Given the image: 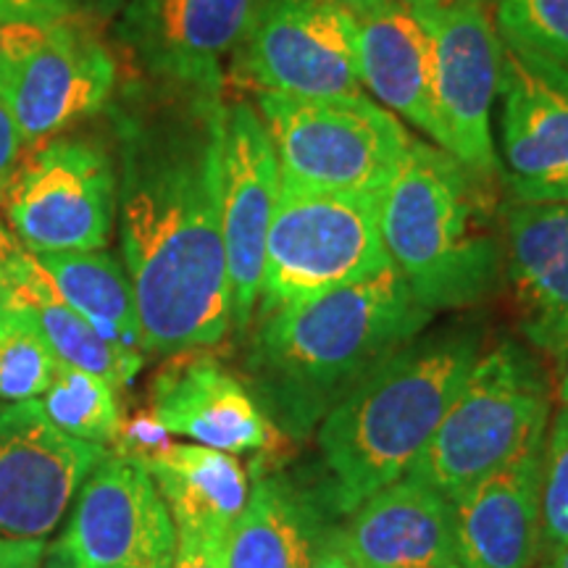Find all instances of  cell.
I'll return each instance as SVG.
<instances>
[{"mask_svg":"<svg viewBox=\"0 0 568 568\" xmlns=\"http://www.w3.org/2000/svg\"><path fill=\"white\" fill-rule=\"evenodd\" d=\"M119 111L116 211L148 353L219 345L232 329L222 232V90L159 82Z\"/></svg>","mask_w":568,"mask_h":568,"instance_id":"obj_1","label":"cell"},{"mask_svg":"<svg viewBox=\"0 0 568 568\" xmlns=\"http://www.w3.org/2000/svg\"><path fill=\"white\" fill-rule=\"evenodd\" d=\"M432 314L389 264L329 293L258 316L247 353L251 393L274 429L305 439Z\"/></svg>","mask_w":568,"mask_h":568,"instance_id":"obj_2","label":"cell"},{"mask_svg":"<svg viewBox=\"0 0 568 568\" xmlns=\"http://www.w3.org/2000/svg\"><path fill=\"white\" fill-rule=\"evenodd\" d=\"M481 345L479 324L424 329L324 416L316 443L326 479L316 495L332 516L353 514L374 493L406 477L458 397Z\"/></svg>","mask_w":568,"mask_h":568,"instance_id":"obj_3","label":"cell"},{"mask_svg":"<svg viewBox=\"0 0 568 568\" xmlns=\"http://www.w3.org/2000/svg\"><path fill=\"white\" fill-rule=\"evenodd\" d=\"M500 184L410 140L382 195L379 226L389 264L432 314L487 301L506 280Z\"/></svg>","mask_w":568,"mask_h":568,"instance_id":"obj_4","label":"cell"},{"mask_svg":"<svg viewBox=\"0 0 568 568\" xmlns=\"http://www.w3.org/2000/svg\"><path fill=\"white\" fill-rule=\"evenodd\" d=\"M550 418L552 389L545 366L521 343H497L471 366L408 477L426 481L453 503L542 447Z\"/></svg>","mask_w":568,"mask_h":568,"instance_id":"obj_5","label":"cell"},{"mask_svg":"<svg viewBox=\"0 0 568 568\" xmlns=\"http://www.w3.org/2000/svg\"><path fill=\"white\" fill-rule=\"evenodd\" d=\"M258 113L280 161L282 187L308 193H385L410 134L364 92L293 98L258 90Z\"/></svg>","mask_w":568,"mask_h":568,"instance_id":"obj_6","label":"cell"},{"mask_svg":"<svg viewBox=\"0 0 568 568\" xmlns=\"http://www.w3.org/2000/svg\"><path fill=\"white\" fill-rule=\"evenodd\" d=\"M382 195L282 187L268 226L258 316L389 266L379 226Z\"/></svg>","mask_w":568,"mask_h":568,"instance_id":"obj_7","label":"cell"},{"mask_svg":"<svg viewBox=\"0 0 568 568\" xmlns=\"http://www.w3.org/2000/svg\"><path fill=\"white\" fill-rule=\"evenodd\" d=\"M0 211L27 253L103 251L116 216V166L88 140H51L0 184Z\"/></svg>","mask_w":568,"mask_h":568,"instance_id":"obj_8","label":"cell"},{"mask_svg":"<svg viewBox=\"0 0 568 568\" xmlns=\"http://www.w3.org/2000/svg\"><path fill=\"white\" fill-rule=\"evenodd\" d=\"M176 527L169 506L130 453H109L71 503L42 568H172Z\"/></svg>","mask_w":568,"mask_h":568,"instance_id":"obj_9","label":"cell"},{"mask_svg":"<svg viewBox=\"0 0 568 568\" xmlns=\"http://www.w3.org/2000/svg\"><path fill=\"white\" fill-rule=\"evenodd\" d=\"M358 24L329 0H266L232 55L258 90L293 98L361 92Z\"/></svg>","mask_w":568,"mask_h":568,"instance_id":"obj_10","label":"cell"},{"mask_svg":"<svg viewBox=\"0 0 568 568\" xmlns=\"http://www.w3.org/2000/svg\"><path fill=\"white\" fill-rule=\"evenodd\" d=\"M105 456L61 432L40 400L0 397V537L45 539Z\"/></svg>","mask_w":568,"mask_h":568,"instance_id":"obj_11","label":"cell"},{"mask_svg":"<svg viewBox=\"0 0 568 568\" xmlns=\"http://www.w3.org/2000/svg\"><path fill=\"white\" fill-rule=\"evenodd\" d=\"M435 42L437 109L445 151L485 180L503 182L493 140L503 40L489 3L414 9Z\"/></svg>","mask_w":568,"mask_h":568,"instance_id":"obj_12","label":"cell"},{"mask_svg":"<svg viewBox=\"0 0 568 568\" xmlns=\"http://www.w3.org/2000/svg\"><path fill=\"white\" fill-rule=\"evenodd\" d=\"M503 187L514 203H568V69L503 42Z\"/></svg>","mask_w":568,"mask_h":568,"instance_id":"obj_13","label":"cell"},{"mask_svg":"<svg viewBox=\"0 0 568 568\" xmlns=\"http://www.w3.org/2000/svg\"><path fill=\"white\" fill-rule=\"evenodd\" d=\"M282 193L276 151L264 119L251 103L224 111L222 232L230 272L232 329L245 335L258 308L266 240Z\"/></svg>","mask_w":568,"mask_h":568,"instance_id":"obj_14","label":"cell"},{"mask_svg":"<svg viewBox=\"0 0 568 568\" xmlns=\"http://www.w3.org/2000/svg\"><path fill=\"white\" fill-rule=\"evenodd\" d=\"M266 0H126L119 38L159 82L222 90L224 61L237 53Z\"/></svg>","mask_w":568,"mask_h":568,"instance_id":"obj_15","label":"cell"},{"mask_svg":"<svg viewBox=\"0 0 568 568\" xmlns=\"http://www.w3.org/2000/svg\"><path fill=\"white\" fill-rule=\"evenodd\" d=\"M113 88L116 61L109 48L67 19L0 74V101L11 111L24 145L51 140L69 124L101 111Z\"/></svg>","mask_w":568,"mask_h":568,"instance_id":"obj_16","label":"cell"},{"mask_svg":"<svg viewBox=\"0 0 568 568\" xmlns=\"http://www.w3.org/2000/svg\"><path fill=\"white\" fill-rule=\"evenodd\" d=\"M151 416L166 435L232 456L264 450L276 437L247 385L222 361L197 351L174 353L159 368L151 387Z\"/></svg>","mask_w":568,"mask_h":568,"instance_id":"obj_17","label":"cell"},{"mask_svg":"<svg viewBox=\"0 0 568 568\" xmlns=\"http://www.w3.org/2000/svg\"><path fill=\"white\" fill-rule=\"evenodd\" d=\"M329 548L358 568H464L450 500L408 474L347 514Z\"/></svg>","mask_w":568,"mask_h":568,"instance_id":"obj_18","label":"cell"},{"mask_svg":"<svg viewBox=\"0 0 568 568\" xmlns=\"http://www.w3.org/2000/svg\"><path fill=\"white\" fill-rule=\"evenodd\" d=\"M503 247L518 329L560 366L568 353V203L503 205Z\"/></svg>","mask_w":568,"mask_h":568,"instance_id":"obj_19","label":"cell"},{"mask_svg":"<svg viewBox=\"0 0 568 568\" xmlns=\"http://www.w3.org/2000/svg\"><path fill=\"white\" fill-rule=\"evenodd\" d=\"M542 453H527L450 503L464 568H537L542 558Z\"/></svg>","mask_w":568,"mask_h":568,"instance_id":"obj_20","label":"cell"},{"mask_svg":"<svg viewBox=\"0 0 568 568\" xmlns=\"http://www.w3.org/2000/svg\"><path fill=\"white\" fill-rule=\"evenodd\" d=\"M358 77L387 111L429 134L445 151V130L437 109L435 42L424 21L403 0H387L358 13Z\"/></svg>","mask_w":568,"mask_h":568,"instance_id":"obj_21","label":"cell"},{"mask_svg":"<svg viewBox=\"0 0 568 568\" xmlns=\"http://www.w3.org/2000/svg\"><path fill=\"white\" fill-rule=\"evenodd\" d=\"M322 497L282 474L255 471L226 539V568H311L335 527Z\"/></svg>","mask_w":568,"mask_h":568,"instance_id":"obj_22","label":"cell"},{"mask_svg":"<svg viewBox=\"0 0 568 568\" xmlns=\"http://www.w3.org/2000/svg\"><path fill=\"white\" fill-rule=\"evenodd\" d=\"M134 458L159 487L176 531L230 535L251 493L245 468L232 453L205 445L163 443Z\"/></svg>","mask_w":568,"mask_h":568,"instance_id":"obj_23","label":"cell"},{"mask_svg":"<svg viewBox=\"0 0 568 568\" xmlns=\"http://www.w3.org/2000/svg\"><path fill=\"white\" fill-rule=\"evenodd\" d=\"M38 261L63 301L140 372L148 345L126 268L105 251L40 253Z\"/></svg>","mask_w":568,"mask_h":568,"instance_id":"obj_24","label":"cell"},{"mask_svg":"<svg viewBox=\"0 0 568 568\" xmlns=\"http://www.w3.org/2000/svg\"><path fill=\"white\" fill-rule=\"evenodd\" d=\"M0 297L32 318L61 364L98 374L116 389L126 387L138 376V368L103 343L95 329L63 301L51 276L40 266L38 255L21 251L11 261L0 280Z\"/></svg>","mask_w":568,"mask_h":568,"instance_id":"obj_25","label":"cell"},{"mask_svg":"<svg viewBox=\"0 0 568 568\" xmlns=\"http://www.w3.org/2000/svg\"><path fill=\"white\" fill-rule=\"evenodd\" d=\"M119 389L101 379L98 374L61 364L38 400L45 416L67 435L84 439V443L109 445L119 443L124 432Z\"/></svg>","mask_w":568,"mask_h":568,"instance_id":"obj_26","label":"cell"},{"mask_svg":"<svg viewBox=\"0 0 568 568\" xmlns=\"http://www.w3.org/2000/svg\"><path fill=\"white\" fill-rule=\"evenodd\" d=\"M55 366L59 358L32 318L0 297V397L38 400L51 385Z\"/></svg>","mask_w":568,"mask_h":568,"instance_id":"obj_27","label":"cell"},{"mask_svg":"<svg viewBox=\"0 0 568 568\" xmlns=\"http://www.w3.org/2000/svg\"><path fill=\"white\" fill-rule=\"evenodd\" d=\"M503 42L568 69V0H493Z\"/></svg>","mask_w":568,"mask_h":568,"instance_id":"obj_28","label":"cell"},{"mask_svg":"<svg viewBox=\"0 0 568 568\" xmlns=\"http://www.w3.org/2000/svg\"><path fill=\"white\" fill-rule=\"evenodd\" d=\"M568 548V406L550 418L542 453V560Z\"/></svg>","mask_w":568,"mask_h":568,"instance_id":"obj_29","label":"cell"},{"mask_svg":"<svg viewBox=\"0 0 568 568\" xmlns=\"http://www.w3.org/2000/svg\"><path fill=\"white\" fill-rule=\"evenodd\" d=\"M226 539L222 531H176L172 568H226Z\"/></svg>","mask_w":568,"mask_h":568,"instance_id":"obj_30","label":"cell"},{"mask_svg":"<svg viewBox=\"0 0 568 568\" xmlns=\"http://www.w3.org/2000/svg\"><path fill=\"white\" fill-rule=\"evenodd\" d=\"M51 27L0 19V74H6V71H9L13 63L24 59L27 53H32L34 48L48 38V30H51Z\"/></svg>","mask_w":568,"mask_h":568,"instance_id":"obj_31","label":"cell"},{"mask_svg":"<svg viewBox=\"0 0 568 568\" xmlns=\"http://www.w3.org/2000/svg\"><path fill=\"white\" fill-rule=\"evenodd\" d=\"M77 0H0V19L51 27L74 11Z\"/></svg>","mask_w":568,"mask_h":568,"instance_id":"obj_32","label":"cell"},{"mask_svg":"<svg viewBox=\"0 0 568 568\" xmlns=\"http://www.w3.org/2000/svg\"><path fill=\"white\" fill-rule=\"evenodd\" d=\"M45 539L0 537V568H42Z\"/></svg>","mask_w":568,"mask_h":568,"instance_id":"obj_33","label":"cell"},{"mask_svg":"<svg viewBox=\"0 0 568 568\" xmlns=\"http://www.w3.org/2000/svg\"><path fill=\"white\" fill-rule=\"evenodd\" d=\"M24 138H21L17 122H13L11 111L0 101V184H3L17 169Z\"/></svg>","mask_w":568,"mask_h":568,"instance_id":"obj_34","label":"cell"},{"mask_svg":"<svg viewBox=\"0 0 568 568\" xmlns=\"http://www.w3.org/2000/svg\"><path fill=\"white\" fill-rule=\"evenodd\" d=\"M21 251H24V247H21L17 234L11 232L9 222H6L3 211H0V280H3V272Z\"/></svg>","mask_w":568,"mask_h":568,"instance_id":"obj_35","label":"cell"},{"mask_svg":"<svg viewBox=\"0 0 568 568\" xmlns=\"http://www.w3.org/2000/svg\"><path fill=\"white\" fill-rule=\"evenodd\" d=\"M311 568H358V566H355L353 560H347L343 552H337L335 548L326 545V550L314 560V564H311Z\"/></svg>","mask_w":568,"mask_h":568,"instance_id":"obj_36","label":"cell"},{"mask_svg":"<svg viewBox=\"0 0 568 568\" xmlns=\"http://www.w3.org/2000/svg\"><path fill=\"white\" fill-rule=\"evenodd\" d=\"M403 3L410 6V9H456V6H466V3L493 6V0H403Z\"/></svg>","mask_w":568,"mask_h":568,"instance_id":"obj_37","label":"cell"},{"mask_svg":"<svg viewBox=\"0 0 568 568\" xmlns=\"http://www.w3.org/2000/svg\"><path fill=\"white\" fill-rule=\"evenodd\" d=\"M329 3H335V6H339V9L351 11L353 17H358V13L372 11V9H376V6L387 3V0H329Z\"/></svg>","mask_w":568,"mask_h":568,"instance_id":"obj_38","label":"cell"},{"mask_svg":"<svg viewBox=\"0 0 568 568\" xmlns=\"http://www.w3.org/2000/svg\"><path fill=\"white\" fill-rule=\"evenodd\" d=\"M545 568H568V548L552 552L550 558L542 560Z\"/></svg>","mask_w":568,"mask_h":568,"instance_id":"obj_39","label":"cell"},{"mask_svg":"<svg viewBox=\"0 0 568 568\" xmlns=\"http://www.w3.org/2000/svg\"><path fill=\"white\" fill-rule=\"evenodd\" d=\"M560 406H568V353L560 364Z\"/></svg>","mask_w":568,"mask_h":568,"instance_id":"obj_40","label":"cell"},{"mask_svg":"<svg viewBox=\"0 0 568 568\" xmlns=\"http://www.w3.org/2000/svg\"><path fill=\"white\" fill-rule=\"evenodd\" d=\"M537 568H545V566H542V564H539V566H537Z\"/></svg>","mask_w":568,"mask_h":568,"instance_id":"obj_41","label":"cell"}]
</instances>
